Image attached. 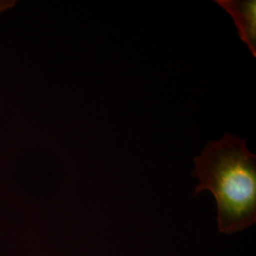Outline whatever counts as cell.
Wrapping results in <instances>:
<instances>
[{"mask_svg":"<svg viewBox=\"0 0 256 256\" xmlns=\"http://www.w3.org/2000/svg\"><path fill=\"white\" fill-rule=\"evenodd\" d=\"M14 3V1H0V12H2L4 10L12 7Z\"/></svg>","mask_w":256,"mask_h":256,"instance_id":"3","label":"cell"},{"mask_svg":"<svg viewBox=\"0 0 256 256\" xmlns=\"http://www.w3.org/2000/svg\"><path fill=\"white\" fill-rule=\"evenodd\" d=\"M216 2L232 18L239 36L256 57V0H216Z\"/></svg>","mask_w":256,"mask_h":256,"instance_id":"2","label":"cell"},{"mask_svg":"<svg viewBox=\"0 0 256 256\" xmlns=\"http://www.w3.org/2000/svg\"><path fill=\"white\" fill-rule=\"evenodd\" d=\"M192 174L198 178L194 196L210 191L218 205L221 234H232L256 222V155L247 140L226 132L194 156Z\"/></svg>","mask_w":256,"mask_h":256,"instance_id":"1","label":"cell"}]
</instances>
